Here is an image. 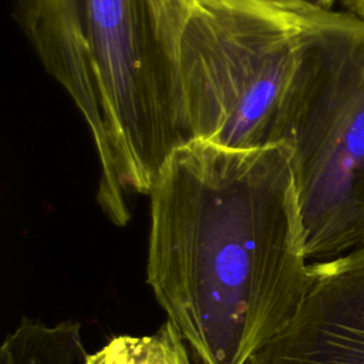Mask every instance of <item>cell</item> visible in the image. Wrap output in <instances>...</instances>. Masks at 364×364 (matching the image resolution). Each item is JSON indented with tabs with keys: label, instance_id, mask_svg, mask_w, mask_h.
Returning <instances> with one entry per match:
<instances>
[{
	"label": "cell",
	"instance_id": "9c48e42d",
	"mask_svg": "<svg viewBox=\"0 0 364 364\" xmlns=\"http://www.w3.org/2000/svg\"><path fill=\"white\" fill-rule=\"evenodd\" d=\"M313 1H316L317 4H320V6H323V7L333 9V6H334V3H336L337 0H313Z\"/></svg>",
	"mask_w": 364,
	"mask_h": 364
},
{
	"label": "cell",
	"instance_id": "277c9868",
	"mask_svg": "<svg viewBox=\"0 0 364 364\" xmlns=\"http://www.w3.org/2000/svg\"><path fill=\"white\" fill-rule=\"evenodd\" d=\"M246 364H364V246L310 263L297 313Z\"/></svg>",
	"mask_w": 364,
	"mask_h": 364
},
{
	"label": "cell",
	"instance_id": "ba28073f",
	"mask_svg": "<svg viewBox=\"0 0 364 364\" xmlns=\"http://www.w3.org/2000/svg\"><path fill=\"white\" fill-rule=\"evenodd\" d=\"M347 11L364 20V0H340Z\"/></svg>",
	"mask_w": 364,
	"mask_h": 364
},
{
	"label": "cell",
	"instance_id": "5b68a950",
	"mask_svg": "<svg viewBox=\"0 0 364 364\" xmlns=\"http://www.w3.org/2000/svg\"><path fill=\"white\" fill-rule=\"evenodd\" d=\"M87 354L78 321L46 324L24 316L3 340L0 364H85Z\"/></svg>",
	"mask_w": 364,
	"mask_h": 364
},
{
	"label": "cell",
	"instance_id": "3957f363",
	"mask_svg": "<svg viewBox=\"0 0 364 364\" xmlns=\"http://www.w3.org/2000/svg\"><path fill=\"white\" fill-rule=\"evenodd\" d=\"M290 146L307 260L364 246V37L334 60Z\"/></svg>",
	"mask_w": 364,
	"mask_h": 364
},
{
	"label": "cell",
	"instance_id": "6da1fadb",
	"mask_svg": "<svg viewBox=\"0 0 364 364\" xmlns=\"http://www.w3.org/2000/svg\"><path fill=\"white\" fill-rule=\"evenodd\" d=\"M148 196L146 283L166 320L199 364H246L310 284L291 146L181 142Z\"/></svg>",
	"mask_w": 364,
	"mask_h": 364
},
{
	"label": "cell",
	"instance_id": "7a4b0ae2",
	"mask_svg": "<svg viewBox=\"0 0 364 364\" xmlns=\"http://www.w3.org/2000/svg\"><path fill=\"white\" fill-rule=\"evenodd\" d=\"M181 142L230 149L289 144L364 20L313 0H156Z\"/></svg>",
	"mask_w": 364,
	"mask_h": 364
},
{
	"label": "cell",
	"instance_id": "8992f818",
	"mask_svg": "<svg viewBox=\"0 0 364 364\" xmlns=\"http://www.w3.org/2000/svg\"><path fill=\"white\" fill-rule=\"evenodd\" d=\"M85 364H192L178 328L165 320L149 336H117L94 353Z\"/></svg>",
	"mask_w": 364,
	"mask_h": 364
},
{
	"label": "cell",
	"instance_id": "52a82bcc",
	"mask_svg": "<svg viewBox=\"0 0 364 364\" xmlns=\"http://www.w3.org/2000/svg\"><path fill=\"white\" fill-rule=\"evenodd\" d=\"M14 16L30 38L67 43L87 30V0H14Z\"/></svg>",
	"mask_w": 364,
	"mask_h": 364
}]
</instances>
